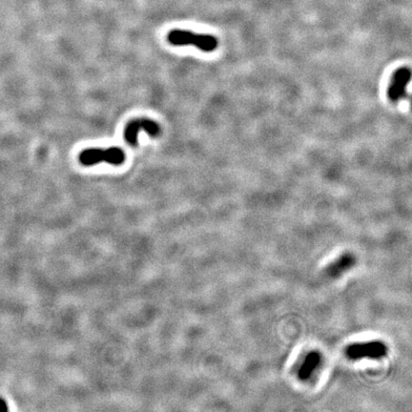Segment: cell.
<instances>
[{
    "instance_id": "cell-1",
    "label": "cell",
    "mask_w": 412,
    "mask_h": 412,
    "mask_svg": "<svg viewBox=\"0 0 412 412\" xmlns=\"http://www.w3.org/2000/svg\"><path fill=\"white\" fill-rule=\"evenodd\" d=\"M168 41L176 46L194 45L207 52L215 51L218 47V39L215 36L194 34L187 30H173L168 34Z\"/></svg>"
},
{
    "instance_id": "cell-2",
    "label": "cell",
    "mask_w": 412,
    "mask_h": 412,
    "mask_svg": "<svg viewBox=\"0 0 412 412\" xmlns=\"http://www.w3.org/2000/svg\"><path fill=\"white\" fill-rule=\"evenodd\" d=\"M344 351L346 357L350 360H379L387 355L388 348L382 341H368L349 344Z\"/></svg>"
},
{
    "instance_id": "cell-3",
    "label": "cell",
    "mask_w": 412,
    "mask_h": 412,
    "mask_svg": "<svg viewBox=\"0 0 412 412\" xmlns=\"http://www.w3.org/2000/svg\"><path fill=\"white\" fill-rule=\"evenodd\" d=\"M125 159L124 152L118 147L108 149H87L79 155L80 162L86 165H95L100 162H107L113 165H120Z\"/></svg>"
},
{
    "instance_id": "cell-4",
    "label": "cell",
    "mask_w": 412,
    "mask_h": 412,
    "mask_svg": "<svg viewBox=\"0 0 412 412\" xmlns=\"http://www.w3.org/2000/svg\"><path fill=\"white\" fill-rule=\"evenodd\" d=\"M140 131H145L151 137H156L160 133L159 125L153 120L138 119L131 121L125 129V139L132 146L137 145V135Z\"/></svg>"
},
{
    "instance_id": "cell-5",
    "label": "cell",
    "mask_w": 412,
    "mask_h": 412,
    "mask_svg": "<svg viewBox=\"0 0 412 412\" xmlns=\"http://www.w3.org/2000/svg\"><path fill=\"white\" fill-rule=\"evenodd\" d=\"M411 78V69L408 67H401L395 71L387 89V97L391 102L396 103L402 98H404L407 86L410 83Z\"/></svg>"
},
{
    "instance_id": "cell-6",
    "label": "cell",
    "mask_w": 412,
    "mask_h": 412,
    "mask_svg": "<svg viewBox=\"0 0 412 412\" xmlns=\"http://www.w3.org/2000/svg\"><path fill=\"white\" fill-rule=\"evenodd\" d=\"M323 360L322 354L318 350H312L308 353L301 362L297 371V376L301 381H307L318 369Z\"/></svg>"
},
{
    "instance_id": "cell-7",
    "label": "cell",
    "mask_w": 412,
    "mask_h": 412,
    "mask_svg": "<svg viewBox=\"0 0 412 412\" xmlns=\"http://www.w3.org/2000/svg\"><path fill=\"white\" fill-rule=\"evenodd\" d=\"M354 261H355V259L351 255H349V254L343 255L342 257L339 258L337 260H335L329 266V272H330V274L335 275V276L341 274V273L344 272L346 269L350 268L353 265Z\"/></svg>"
},
{
    "instance_id": "cell-8",
    "label": "cell",
    "mask_w": 412,
    "mask_h": 412,
    "mask_svg": "<svg viewBox=\"0 0 412 412\" xmlns=\"http://www.w3.org/2000/svg\"><path fill=\"white\" fill-rule=\"evenodd\" d=\"M7 411H8V408L6 406V403L2 399H0V412H7Z\"/></svg>"
}]
</instances>
